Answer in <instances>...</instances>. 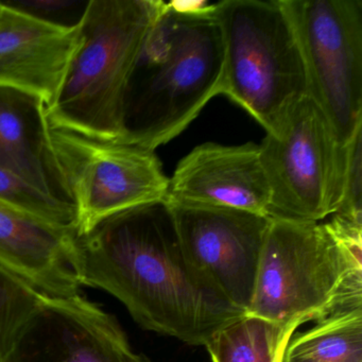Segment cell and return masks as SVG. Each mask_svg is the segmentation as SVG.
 I'll list each match as a JSON object with an SVG mask.
<instances>
[{"instance_id": "cell-1", "label": "cell", "mask_w": 362, "mask_h": 362, "mask_svg": "<svg viewBox=\"0 0 362 362\" xmlns=\"http://www.w3.org/2000/svg\"><path fill=\"white\" fill-rule=\"evenodd\" d=\"M82 287L117 298L145 329L205 345L245 315L186 255L165 201L112 216L78 236Z\"/></svg>"}, {"instance_id": "cell-2", "label": "cell", "mask_w": 362, "mask_h": 362, "mask_svg": "<svg viewBox=\"0 0 362 362\" xmlns=\"http://www.w3.org/2000/svg\"><path fill=\"white\" fill-rule=\"evenodd\" d=\"M215 5L185 13L164 3L129 81L122 141L156 151L221 95L224 50Z\"/></svg>"}, {"instance_id": "cell-3", "label": "cell", "mask_w": 362, "mask_h": 362, "mask_svg": "<svg viewBox=\"0 0 362 362\" xmlns=\"http://www.w3.org/2000/svg\"><path fill=\"white\" fill-rule=\"evenodd\" d=\"M362 224L271 217L250 315L298 328L329 315L343 285L362 289Z\"/></svg>"}, {"instance_id": "cell-4", "label": "cell", "mask_w": 362, "mask_h": 362, "mask_svg": "<svg viewBox=\"0 0 362 362\" xmlns=\"http://www.w3.org/2000/svg\"><path fill=\"white\" fill-rule=\"evenodd\" d=\"M160 0H90L79 44L58 97L46 110L50 128L103 139L124 136V101Z\"/></svg>"}, {"instance_id": "cell-5", "label": "cell", "mask_w": 362, "mask_h": 362, "mask_svg": "<svg viewBox=\"0 0 362 362\" xmlns=\"http://www.w3.org/2000/svg\"><path fill=\"white\" fill-rule=\"evenodd\" d=\"M223 41L221 95L267 133L308 96L304 62L279 0H223L215 5Z\"/></svg>"}, {"instance_id": "cell-6", "label": "cell", "mask_w": 362, "mask_h": 362, "mask_svg": "<svg viewBox=\"0 0 362 362\" xmlns=\"http://www.w3.org/2000/svg\"><path fill=\"white\" fill-rule=\"evenodd\" d=\"M347 145L339 144L310 97L300 99L259 145L271 190L269 216L320 222L336 213L344 194Z\"/></svg>"}, {"instance_id": "cell-7", "label": "cell", "mask_w": 362, "mask_h": 362, "mask_svg": "<svg viewBox=\"0 0 362 362\" xmlns=\"http://www.w3.org/2000/svg\"><path fill=\"white\" fill-rule=\"evenodd\" d=\"M49 136L78 236L112 216L166 200L169 177L153 150L50 127Z\"/></svg>"}, {"instance_id": "cell-8", "label": "cell", "mask_w": 362, "mask_h": 362, "mask_svg": "<svg viewBox=\"0 0 362 362\" xmlns=\"http://www.w3.org/2000/svg\"><path fill=\"white\" fill-rule=\"evenodd\" d=\"M279 1L298 40L308 96L346 146L362 127V1Z\"/></svg>"}, {"instance_id": "cell-9", "label": "cell", "mask_w": 362, "mask_h": 362, "mask_svg": "<svg viewBox=\"0 0 362 362\" xmlns=\"http://www.w3.org/2000/svg\"><path fill=\"white\" fill-rule=\"evenodd\" d=\"M167 203L192 264L228 302L249 313L271 217Z\"/></svg>"}, {"instance_id": "cell-10", "label": "cell", "mask_w": 362, "mask_h": 362, "mask_svg": "<svg viewBox=\"0 0 362 362\" xmlns=\"http://www.w3.org/2000/svg\"><path fill=\"white\" fill-rule=\"evenodd\" d=\"M116 317L83 294L46 296L6 362H136Z\"/></svg>"}, {"instance_id": "cell-11", "label": "cell", "mask_w": 362, "mask_h": 362, "mask_svg": "<svg viewBox=\"0 0 362 362\" xmlns=\"http://www.w3.org/2000/svg\"><path fill=\"white\" fill-rule=\"evenodd\" d=\"M167 202L239 209L269 216L271 190L259 145L205 143L182 158L169 177Z\"/></svg>"}, {"instance_id": "cell-12", "label": "cell", "mask_w": 362, "mask_h": 362, "mask_svg": "<svg viewBox=\"0 0 362 362\" xmlns=\"http://www.w3.org/2000/svg\"><path fill=\"white\" fill-rule=\"evenodd\" d=\"M0 267L49 298L82 293L76 230L1 200Z\"/></svg>"}, {"instance_id": "cell-13", "label": "cell", "mask_w": 362, "mask_h": 362, "mask_svg": "<svg viewBox=\"0 0 362 362\" xmlns=\"http://www.w3.org/2000/svg\"><path fill=\"white\" fill-rule=\"evenodd\" d=\"M1 6L0 86L35 95L48 109L58 97L79 44V24L63 26Z\"/></svg>"}, {"instance_id": "cell-14", "label": "cell", "mask_w": 362, "mask_h": 362, "mask_svg": "<svg viewBox=\"0 0 362 362\" xmlns=\"http://www.w3.org/2000/svg\"><path fill=\"white\" fill-rule=\"evenodd\" d=\"M46 110L40 97L0 86V168L73 206L50 143Z\"/></svg>"}, {"instance_id": "cell-15", "label": "cell", "mask_w": 362, "mask_h": 362, "mask_svg": "<svg viewBox=\"0 0 362 362\" xmlns=\"http://www.w3.org/2000/svg\"><path fill=\"white\" fill-rule=\"evenodd\" d=\"M296 328L245 313L205 344L213 362H283Z\"/></svg>"}, {"instance_id": "cell-16", "label": "cell", "mask_w": 362, "mask_h": 362, "mask_svg": "<svg viewBox=\"0 0 362 362\" xmlns=\"http://www.w3.org/2000/svg\"><path fill=\"white\" fill-rule=\"evenodd\" d=\"M283 362H362V309L326 317L296 334Z\"/></svg>"}, {"instance_id": "cell-17", "label": "cell", "mask_w": 362, "mask_h": 362, "mask_svg": "<svg viewBox=\"0 0 362 362\" xmlns=\"http://www.w3.org/2000/svg\"><path fill=\"white\" fill-rule=\"evenodd\" d=\"M45 296L0 267V362H6Z\"/></svg>"}, {"instance_id": "cell-18", "label": "cell", "mask_w": 362, "mask_h": 362, "mask_svg": "<svg viewBox=\"0 0 362 362\" xmlns=\"http://www.w3.org/2000/svg\"><path fill=\"white\" fill-rule=\"evenodd\" d=\"M0 200L46 221L75 230L73 206L49 198L3 168H0Z\"/></svg>"}, {"instance_id": "cell-19", "label": "cell", "mask_w": 362, "mask_h": 362, "mask_svg": "<svg viewBox=\"0 0 362 362\" xmlns=\"http://www.w3.org/2000/svg\"><path fill=\"white\" fill-rule=\"evenodd\" d=\"M362 127L347 145V167L342 203L334 214L362 222Z\"/></svg>"}, {"instance_id": "cell-20", "label": "cell", "mask_w": 362, "mask_h": 362, "mask_svg": "<svg viewBox=\"0 0 362 362\" xmlns=\"http://www.w3.org/2000/svg\"><path fill=\"white\" fill-rule=\"evenodd\" d=\"M5 5L21 10L25 13L47 22L54 23V18L75 14L78 10H83L88 1L79 0H7L1 1Z\"/></svg>"}, {"instance_id": "cell-21", "label": "cell", "mask_w": 362, "mask_h": 362, "mask_svg": "<svg viewBox=\"0 0 362 362\" xmlns=\"http://www.w3.org/2000/svg\"><path fill=\"white\" fill-rule=\"evenodd\" d=\"M136 362H153L150 358H148L147 356L144 355V354H137L136 355Z\"/></svg>"}, {"instance_id": "cell-22", "label": "cell", "mask_w": 362, "mask_h": 362, "mask_svg": "<svg viewBox=\"0 0 362 362\" xmlns=\"http://www.w3.org/2000/svg\"><path fill=\"white\" fill-rule=\"evenodd\" d=\"M1 8H3V6H1V3H0V11H1Z\"/></svg>"}]
</instances>
